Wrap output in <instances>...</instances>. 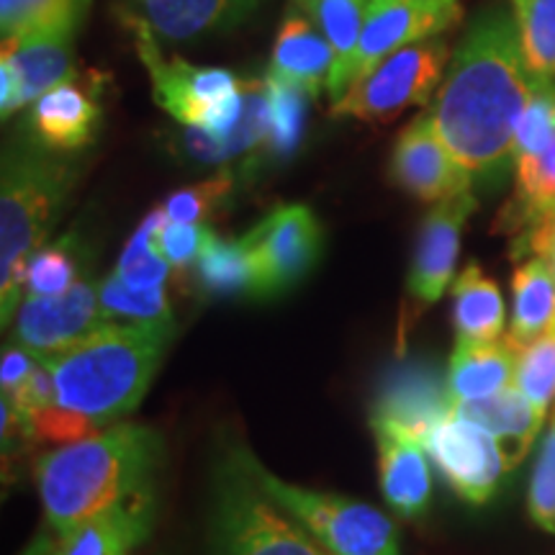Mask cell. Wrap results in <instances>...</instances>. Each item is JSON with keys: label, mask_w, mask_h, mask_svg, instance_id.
<instances>
[{"label": "cell", "mask_w": 555, "mask_h": 555, "mask_svg": "<svg viewBox=\"0 0 555 555\" xmlns=\"http://www.w3.org/2000/svg\"><path fill=\"white\" fill-rule=\"evenodd\" d=\"M268 99H270V150L275 155H288L298 147L307 119V101L311 95L307 90L291 86L278 78L266 75Z\"/></svg>", "instance_id": "836d02e7"}, {"label": "cell", "mask_w": 555, "mask_h": 555, "mask_svg": "<svg viewBox=\"0 0 555 555\" xmlns=\"http://www.w3.org/2000/svg\"><path fill=\"white\" fill-rule=\"evenodd\" d=\"M517 350L509 343L457 339L448 363V388L455 404L494 397L515 384Z\"/></svg>", "instance_id": "7402d4cb"}, {"label": "cell", "mask_w": 555, "mask_h": 555, "mask_svg": "<svg viewBox=\"0 0 555 555\" xmlns=\"http://www.w3.org/2000/svg\"><path fill=\"white\" fill-rule=\"evenodd\" d=\"M332 62L335 52L327 37L319 34L304 16H288L278 31L268 75L307 90L311 99H317L327 88Z\"/></svg>", "instance_id": "44dd1931"}, {"label": "cell", "mask_w": 555, "mask_h": 555, "mask_svg": "<svg viewBox=\"0 0 555 555\" xmlns=\"http://www.w3.org/2000/svg\"><path fill=\"white\" fill-rule=\"evenodd\" d=\"M99 86L90 75L88 82L69 78L41 99L34 101L29 114L31 134L50 150H80L93 142L101 119Z\"/></svg>", "instance_id": "ac0fdd59"}, {"label": "cell", "mask_w": 555, "mask_h": 555, "mask_svg": "<svg viewBox=\"0 0 555 555\" xmlns=\"http://www.w3.org/2000/svg\"><path fill=\"white\" fill-rule=\"evenodd\" d=\"M296 3L309 13V18L327 37L332 52H335L327 82L332 103H335L343 99L356 78L358 44L371 0H296Z\"/></svg>", "instance_id": "603a6c76"}, {"label": "cell", "mask_w": 555, "mask_h": 555, "mask_svg": "<svg viewBox=\"0 0 555 555\" xmlns=\"http://www.w3.org/2000/svg\"><path fill=\"white\" fill-rule=\"evenodd\" d=\"M208 237H211V229L206 224H185V221L165 219L155 234V247L170 262V268L185 273V270L196 266Z\"/></svg>", "instance_id": "f35d334b"}, {"label": "cell", "mask_w": 555, "mask_h": 555, "mask_svg": "<svg viewBox=\"0 0 555 555\" xmlns=\"http://www.w3.org/2000/svg\"><path fill=\"white\" fill-rule=\"evenodd\" d=\"M163 437L152 427L111 425L44 453L34 466L37 489L52 532L101 515L114 504L155 491Z\"/></svg>", "instance_id": "7a4b0ae2"}, {"label": "cell", "mask_w": 555, "mask_h": 555, "mask_svg": "<svg viewBox=\"0 0 555 555\" xmlns=\"http://www.w3.org/2000/svg\"><path fill=\"white\" fill-rule=\"evenodd\" d=\"M535 86L512 5H486L450 54L429 111L437 134L474 180L499 183L515 165V129Z\"/></svg>", "instance_id": "6da1fadb"}, {"label": "cell", "mask_w": 555, "mask_h": 555, "mask_svg": "<svg viewBox=\"0 0 555 555\" xmlns=\"http://www.w3.org/2000/svg\"><path fill=\"white\" fill-rule=\"evenodd\" d=\"M196 281L206 294L234 296L253 291V266L242 240H224L211 232L196 260Z\"/></svg>", "instance_id": "83f0119b"}, {"label": "cell", "mask_w": 555, "mask_h": 555, "mask_svg": "<svg viewBox=\"0 0 555 555\" xmlns=\"http://www.w3.org/2000/svg\"><path fill=\"white\" fill-rule=\"evenodd\" d=\"M512 298L515 304L506 343L519 352L555 324V275L547 260L532 255L519 262L512 278Z\"/></svg>", "instance_id": "d4e9b609"}, {"label": "cell", "mask_w": 555, "mask_h": 555, "mask_svg": "<svg viewBox=\"0 0 555 555\" xmlns=\"http://www.w3.org/2000/svg\"><path fill=\"white\" fill-rule=\"evenodd\" d=\"M73 168L31 147L9 150L0 178V301L3 327L24 301L26 270L73 191Z\"/></svg>", "instance_id": "277c9868"}, {"label": "cell", "mask_w": 555, "mask_h": 555, "mask_svg": "<svg viewBox=\"0 0 555 555\" xmlns=\"http://www.w3.org/2000/svg\"><path fill=\"white\" fill-rule=\"evenodd\" d=\"M229 457L330 555H401L397 525L376 506L283 481L247 450Z\"/></svg>", "instance_id": "5b68a950"}, {"label": "cell", "mask_w": 555, "mask_h": 555, "mask_svg": "<svg viewBox=\"0 0 555 555\" xmlns=\"http://www.w3.org/2000/svg\"><path fill=\"white\" fill-rule=\"evenodd\" d=\"M39 365V360L31 356L24 347H5L3 350V363H0V384H3V397H11L16 388H21L29 380L34 367Z\"/></svg>", "instance_id": "60d3db41"}, {"label": "cell", "mask_w": 555, "mask_h": 555, "mask_svg": "<svg viewBox=\"0 0 555 555\" xmlns=\"http://www.w3.org/2000/svg\"><path fill=\"white\" fill-rule=\"evenodd\" d=\"M371 427L378 446L380 491L386 504L399 517H422L433 499V474H429L425 446L414 435L384 422L371 420Z\"/></svg>", "instance_id": "e0dca14e"}, {"label": "cell", "mask_w": 555, "mask_h": 555, "mask_svg": "<svg viewBox=\"0 0 555 555\" xmlns=\"http://www.w3.org/2000/svg\"><path fill=\"white\" fill-rule=\"evenodd\" d=\"M75 31H78L75 26H60V29L3 37L0 62L11 65L16 73L24 106L73 78Z\"/></svg>", "instance_id": "d6986e66"}, {"label": "cell", "mask_w": 555, "mask_h": 555, "mask_svg": "<svg viewBox=\"0 0 555 555\" xmlns=\"http://www.w3.org/2000/svg\"><path fill=\"white\" fill-rule=\"evenodd\" d=\"M90 0H0L3 37L75 26L86 18Z\"/></svg>", "instance_id": "f546056e"}, {"label": "cell", "mask_w": 555, "mask_h": 555, "mask_svg": "<svg viewBox=\"0 0 555 555\" xmlns=\"http://www.w3.org/2000/svg\"><path fill=\"white\" fill-rule=\"evenodd\" d=\"M165 217L163 208H155L147 219L139 224L134 237L127 242L119 262H116L114 273L127 281L129 286L137 288H157L165 286V281L170 278V262L157 253L155 247V234L163 227Z\"/></svg>", "instance_id": "4dcf8cb0"}, {"label": "cell", "mask_w": 555, "mask_h": 555, "mask_svg": "<svg viewBox=\"0 0 555 555\" xmlns=\"http://www.w3.org/2000/svg\"><path fill=\"white\" fill-rule=\"evenodd\" d=\"M80 273L78 242L62 237L60 242L41 247L34 253L26 270V294L29 296H60L75 286Z\"/></svg>", "instance_id": "d6a6232c"}, {"label": "cell", "mask_w": 555, "mask_h": 555, "mask_svg": "<svg viewBox=\"0 0 555 555\" xmlns=\"http://www.w3.org/2000/svg\"><path fill=\"white\" fill-rule=\"evenodd\" d=\"M450 44L446 37H433L401 47L352 82L339 101L332 103L335 116H352L360 121H391L401 111L425 106L446 80Z\"/></svg>", "instance_id": "52a82bcc"}, {"label": "cell", "mask_w": 555, "mask_h": 555, "mask_svg": "<svg viewBox=\"0 0 555 555\" xmlns=\"http://www.w3.org/2000/svg\"><path fill=\"white\" fill-rule=\"evenodd\" d=\"M253 266V296H281L304 281L322 255V227L309 206L273 208L242 237Z\"/></svg>", "instance_id": "ba28073f"}, {"label": "cell", "mask_w": 555, "mask_h": 555, "mask_svg": "<svg viewBox=\"0 0 555 555\" xmlns=\"http://www.w3.org/2000/svg\"><path fill=\"white\" fill-rule=\"evenodd\" d=\"M155 522V491L114 504L101 515L41 535L24 555H131L150 538Z\"/></svg>", "instance_id": "9a60e30c"}, {"label": "cell", "mask_w": 555, "mask_h": 555, "mask_svg": "<svg viewBox=\"0 0 555 555\" xmlns=\"http://www.w3.org/2000/svg\"><path fill=\"white\" fill-rule=\"evenodd\" d=\"M478 201L474 191L457 193L453 198L437 201L422 219L416 234L412 268L406 278L409 301L416 311H425L440 301L455 275L457 255H461V237L468 219L474 217Z\"/></svg>", "instance_id": "4fadbf2b"}, {"label": "cell", "mask_w": 555, "mask_h": 555, "mask_svg": "<svg viewBox=\"0 0 555 555\" xmlns=\"http://www.w3.org/2000/svg\"><path fill=\"white\" fill-rule=\"evenodd\" d=\"M260 0H144L155 37L185 41L240 24Z\"/></svg>", "instance_id": "cb8c5ba5"}, {"label": "cell", "mask_w": 555, "mask_h": 555, "mask_svg": "<svg viewBox=\"0 0 555 555\" xmlns=\"http://www.w3.org/2000/svg\"><path fill=\"white\" fill-rule=\"evenodd\" d=\"M522 249L525 253H532L538 255V258L547 260V266L553 268V275H555V206L538 221L535 227H530L527 232L519 234L515 242V253L512 255L519 258Z\"/></svg>", "instance_id": "ab89813d"}, {"label": "cell", "mask_w": 555, "mask_h": 555, "mask_svg": "<svg viewBox=\"0 0 555 555\" xmlns=\"http://www.w3.org/2000/svg\"><path fill=\"white\" fill-rule=\"evenodd\" d=\"M232 191V178L217 176L211 180H204V183L191 185V189H183L165 201L163 211L170 221H185V224H201L208 214H214L219 208L221 201L229 196Z\"/></svg>", "instance_id": "74e56055"}, {"label": "cell", "mask_w": 555, "mask_h": 555, "mask_svg": "<svg viewBox=\"0 0 555 555\" xmlns=\"http://www.w3.org/2000/svg\"><path fill=\"white\" fill-rule=\"evenodd\" d=\"M463 18L457 0H376L367 5V16L360 34L356 78H365L388 54L414 41L446 37Z\"/></svg>", "instance_id": "7c38bea8"}, {"label": "cell", "mask_w": 555, "mask_h": 555, "mask_svg": "<svg viewBox=\"0 0 555 555\" xmlns=\"http://www.w3.org/2000/svg\"><path fill=\"white\" fill-rule=\"evenodd\" d=\"M527 512L540 530L555 532V416L527 489Z\"/></svg>", "instance_id": "8d00e7d4"}, {"label": "cell", "mask_w": 555, "mask_h": 555, "mask_svg": "<svg viewBox=\"0 0 555 555\" xmlns=\"http://www.w3.org/2000/svg\"><path fill=\"white\" fill-rule=\"evenodd\" d=\"M515 386L540 412L547 414L555 401V324L543 337L517 352Z\"/></svg>", "instance_id": "e575fe53"}, {"label": "cell", "mask_w": 555, "mask_h": 555, "mask_svg": "<svg viewBox=\"0 0 555 555\" xmlns=\"http://www.w3.org/2000/svg\"><path fill=\"white\" fill-rule=\"evenodd\" d=\"M453 409L448 378H442L433 365L416 363L399 367L386 378L371 420L404 429L422 440L427 429L446 420Z\"/></svg>", "instance_id": "2e32d148"}, {"label": "cell", "mask_w": 555, "mask_h": 555, "mask_svg": "<svg viewBox=\"0 0 555 555\" xmlns=\"http://www.w3.org/2000/svg\"><path fill=\"white\" fill-rule=\"evenodd\" d=\"M519 44L535 80H555V0H509Z\"/></svg>", "instance_id": "f1b7e54d"}, {"label": "cell", "mask_w": 555, "mask_h": 555, "mask_svg": "<svg viewBox=\"0 0 555 555\" xmlns=\"http://www.w3.org/2000/svg\"><path fill=\"white\" fill-rule=\"evenodd\" d=\"M555 139V80H538L530 101L519 116L515 129V147L512 157H535Z\"/></svg>", "instance_id": "d590c367"}, {"label": "cell", "mask_w": 555, "mask_h": 555, "mask_svg": "<svg viewBox=\"0 0 555 555\" xmlns=\"http://www.w3.org/2000/svg\"><path fill=\"white\" fill-rule=\"evenodd\" d=\"M453 412L494 435L496 446L504 455L506 470L517 468L522 463V457L535 442L540 427L545 422V414L515 384L506 386L494 397L461 401V404H455Z\"/></svg>", "instance_id": "ffe728a7"}, {"label": "cell", "mask_w": 555, "mask_h": 555, "mask_svg": "<svg viewBox=\"0 0 555 555\" xmlns=\"http://www.w3.org/2000/svg\"><path fill=\"white\" fill-rule=\"evenodd\" d=\"M127 21L134 31L139 60L144 62L152 78L155 103L163 111H168L176 121L191 129H201L211 116V111L242 88V80L229 69L193 67L180 57L165 60L147 21L137 16Z\"/></svg>", "instance_id": "9c48e42d"}, {"label": "cell", "mask_w": 555, "mask_h": 555, "mask_svg": "<svg viewBox=\"0 0 555 555\" xmlns=\"http://www.w3.org/2000/svg\"><path fill=\"white\" fill-rule=\"evenodd\" d=\"M229 457L217 478L214 555H330Z\"/></svg>", "instance_id": "8992f818"}, {"label": "cell", "mask_w": 555, "mask_h": 555, "mask_svg": "<svg viewBox=\"0 0 555 555\" xmlns=\"http://www.w3.org/2000/svg\"><path fill=\"white\" fill-rule=\"evenodd\" d=\"M422 446L463 502L481 506L494 496L506 466L494 435L481 425L450 412L427 429Z\"/></svg>", "instance_id": "8fae6325"}, {"label": "cell", "mask_w": 555, "mask_h": 555, "mask_svg": "<svg viewBox=\"0 0 555 555\" xmlns=\"http://www.w3.org/2000/svg\"><path fill=\"white\" fill-rule=\"evenodd\" d=\"M106 322L99 286L90 278H78L60 296H26L13 317V343L47 360L73 350Z\"/></svg>", "instance_id": "30bf717a"}, {"label": "cell", "mask_w": 555, "mask_h": 555, "mask_svg": "<svg viewBox=\"0 0 555 555\" xmlns=\"http://www.w3.org/2000/svg\"><path fill=\"white\" fill-rule=\"evenodd\" d=\"M176 335L172 319L106 322L62 356L39 360L52 373L57 404L95 429L134 412Z\"/></svg>", "instance_id": "3957f363"}, {"label": "cell", "mask_w": 555, "mask_h": 555, "mask_svg": "<svg viewBox=\"0 0 555 555\" xmlns=\"http://www.w3.org/2000/svg\"><path fill=\"white\" fill-rule=\"evenodd\" d=\"M371 3H376V0H371Z\"/></svg>", "instance_id": "b9f144b4"}, {"label": "cell", "mask_w": 555, "mask_h": 555, "mask_svg": "<svg viewBox=\"0 0 555 555\" xmlns=\"http://www.w3.org/2000/svg\"><path fill=\"white\" fill-rule=\"evenodd\" d=\"M515 172V196L499 221L509 232L522 234L555 206V139L540 155L519 159Z\"/></svg>", "instance_id": "4316f807"}, {"label": "cell", "mask_w": 555, "mask_h": 555, "mask_svg": "<svg viewBox=\"0 0 555 555\" xmlns=\"http://www.w3.org/2000/svg\"><path fill=\"white\" fill-rule=\"evenodd\" d=\"M391 180L414 198L437 204L474 189V176L463 168L437 134L433 114H420L401 131L391 155Z\"/></svg>", "instance_id": "5bb4252c"}, {"label": "cell", "mask_w": 555, "mask_h": 555, "mask_svg": "<svg viewBox=\"0 0 555 555\" xmlns=\"http://www.w3.org/2000/svg\"><path fill=\"white\" fill-rule=\"evenodd\" d=\"M99 301L103 317L129 319V322H150V319H172L168 294L163 286L137 288L111 273L99 283Z\"/></svg>", "instance_id": "1f68e13d"}, {"label": "cell", "mask_w": 555, "mask_h": 555, "mask_svg": "<svg viewBox=\"0 0 555 555\" xmlns=\"http://www.w3.org/2000/svg\"><path fill=\"white\" fill-rule=\"evenodd\" d=\"M504 322L502 291L476 262H468L453 283V324L457 339L496 343L504 332Z\"/></svg>", "instance_id": "484cf974"}]
</instances>
